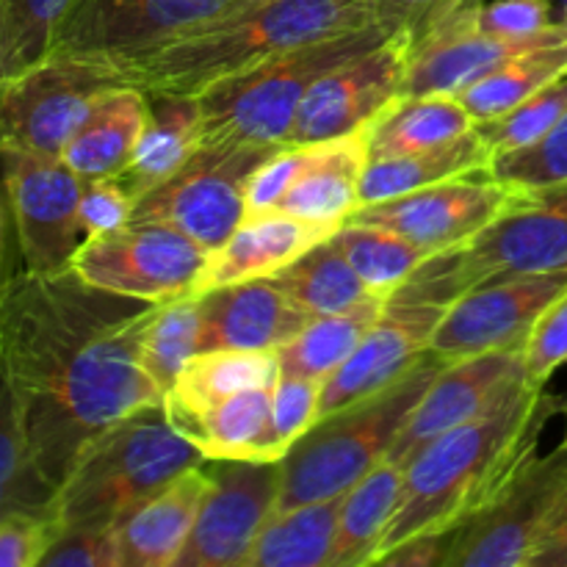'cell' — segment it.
Segmentation results:
<instances>
[{
	"mask_svg": "<svg viewBox=\"0 0 567 567\" xmlns=\"http://www.w3.org/2000/svg\"><path fill=\"white\" fill-rule=\"evenodd\" d=\"M153 302L89 286L72 269L14 271L0 288V365L39 474L59 491L83 449L164 391L142 365Z\"/></svg>",
	"mask_w": 567,
	"mask_h": 567,
	"instance_id": "1",
	"label": "cell"
},
{
	"mask_svg": "<svg viewBox=\"0 0 567 567\" xmlns=\"http://www.w3.org/2000/svg\"><path fill=\"white\" fill-rule=\"evenodd\" d=\"M563 399L524 388L493 413L426 443L404 465V491L374 563L410 537L449 535L491 507L540 446Z\"/></svg>",
	"mask_w": 567,
	"mask_h": 567,
	"instance_id": "2",
	"label": "cell"
},
{
	"mask_svg": "<svg viewBox=\"0 0 567 567\" xmlns=\"http://www.w3.org/2000/svg\"><path fill=\"white\" fill-rule=\"evenodd\" d=\"M371 22L380 20L369 0H258L214 25L111 66L147 97H197L286 50Z\"/></svg>",
	"mask_w": 567,
	"mask_h": 567,
	"instance_id": "3",
	"label": "cell"
},
{
	"mask_svg": "<svg viewBox=\"0 0 567 567\" xmlns=\"http://www.w3.org/2000/svg\"><path fill=\"white\" fill-rule=\"evenodd\" d=\"M277 377V352H197L164 393V413L172 430L205 460L280 463L282 449L275 437Z\"/></svg>",
	"mask_w": 567,
	"mask_h": 567,
	"instance_id": "4",
	"label": "cell"
},
{
	"mask_svg": "<svg viewBox=\"0 0 567 567\" xmlns=\"http://www.w3.org/2000/svg\"><path fill=\"white\" fill-rule=\"evenodd\" d=\"M446 360L426 352L408 377L385 391L327 413L280 460L277 509L343 496L369 471L388 460L399 432Z\"/></svg>",
	"mask_w": 567,
	"mask_h": 567,
	"instance_id": "5",
	"label": "cell"
},
{
	"mask_svg": "<svg viewBox=\"0 0 567 567\" xmlns=\"http://www.w3.org/2000/svg\"><path fill=\"white\" fill-rule=\"evenodd\" d=\"M203 454L172 430L164 404H150L94 437L55 496L61 529H116L144 498L169 485Z\"/></svg>",
	"mask_w": 567,
	"mask_h": 567,
	"instance_id": "6",
	"label": "cell"
},
{
	"mask_svg": "<svg viewBox=\"0 0 567 567\" xmlns=\"http://www.w3.org/2000/svg\"><path fill=\"white\" fill-rule=\"evenodd\" d=\"M393 31L396 25L371 22L358 31L286 50L241 75L214 83L194 97L203 120V142L288 147L297 111L310 89L336 66L374 50Z\"/></svg>",
	"mask_w": 567,
	"mask_h": 567,
	"instance_id": "7",
	"label": "cell"
},
{
	"mask_svg": "<svg viewBox=\"0 0 567 567\" xmlns=\"http://www.w3.org/2000/svg\"><path fill=\"white\" fill-rule=\"evenodd\" d=\"M567 269V181L518 188L509 208L463 247L430 255L396 291L452 305L485 282Z\"/></svg>",
	"mask_w": 567,
	"mask_h": 567,
	"instance_id": "8",
	"label": "cell"
},
{
	"mask_svg": "<svg viewBox=\"0 0 567 567\" xmlns=\"http://www.w3.org/2000/svg\"><path fill=\"white\" fill-rule=\"evenodd\" d=\"M277 144L203 142L166 183L136 203L131 221H164L214 252L247 219V188Z\"/></svg>",
	"mask_w": 567,
	"mask_h": 567,
	"instance_id": "9",
	"label": "cell"
},
{
	"mask_svg": "<svg viewBox=\"0 0 567 567\" xmlns=\"http://www.w3.org/2000/svg\"><path fill=\"white\" fill-rule=\"evenodd\" d=\"M125 83L105 61L48 53L0 83V150L64 155L66 144L109 89Z\"/></svg>",
	"mask_w": 567,
	"mask_h": 567,
	"instance_id": "10",
	"label": "cell"
},
{
	"mask_svg": "<svg viewBox=\"0 0 567 567\" xmlns=\"http://www.w3.org/2000/svg\"><path fill=\"white\" fill-rule=\"evenodd\" d=\"M0 183L9 199L17 247L31 275H59L83 244V177L61 155L0 150Z\"/></svg>",
	"mask_w": 567,
	"mask_h": 567,
	"instance_id": "11",
	"label": "cell"
},
{
	"mask_svg": "<svg viewBox=\"0 0 567 567\" xmlns=\"http://www.w3.org/2000/svg\"><path fill=\"white\" fill-rule=\"evenodd\" d=\"M252 3L258 0H78L55 31L50 53L120 64Z\"/></svg>",
	"mask_w": 567,
	"mask_h": 567,
	"instance_id": "12",
	"label": "cell"
},
{
	"mask_svg": "<svg viewBox=\"0 0 567 567\" xmlns=\"http://www.w3.org/2000/svg\"><path fill=\"white\" fill-rule=\"evenodd\" d=\"M208 249L164 221H127L120 230L83 238L70 269L89 286L142 302L192 293Z\"/></svg>",
	"mask_w": 567,
	"mask_h": 567,
	"instance_id": "13",
	"label": "cell"
},
{
	"mask_svg": "<svg viewBox=\"0 0 567 567\" xmlns=\"http://www.w3.org/2000/svg\"><path fill=\"white\" fill-rule=\"evenodd\" d=\"M567 496V446L532 457L507 491L454 532L446 567H529Z\"/></svg>",
	"mask_w": 567,
	"mask_h": 567,
	"instance_id": "14",
	"label": "cell"
},
{
	"mask_svg": "<svg viewBox=\"0 0 567 567\" xmlns=\"http://www.w3.org/2000/svg\"><path fill=\"white\" fill-rule=\"evenodd\" d=\"M210 491L175 567H247L255 540L275 515L280 463L205 460Z\"/></svg>",
	"mask_w": 567,
	"mask_h": 567,
	"instance_id": "15",
	"label": "cell"
},
{
	"mask_svg": "<svg viewBox=\"0 0 567 567\" xmlns=\"http://www.w3.org/2000/svg\"><path fill=\"white\" fill-rule=\"evenodd\" d=\"M567 293V269L485 282L454 299L430 349L446 363L487 352H524L540 316Z\"/></svg>",
	"mask_w": 567,
	"mask_h": 567,
	"instance_id": "16",
	"label": "cell"
},
{
	"mask_svg": "<svg viewBox=\"0 0 567 567\" xmlns=\"http://www.w3.org/2000/svg\"><path fill=\"white\" fill-rule=\"evenodd\" d=\"M413 42V28L402 25L374 50L327 72L299 105L288 147L349 136L377 120L402 97Z\"/></svg>",
	"mask_w": 567,
	"mask_h": 567,
	"instance_id": "17",
	"label": "cell"
},
{
	"mask_svg": "<svg viewBox=\"0 0 567 567\" xmlns=\"http://www.w3.org/2000/svg\"><path fill=\"white\" fill-rule=\"evenodd\" d=\"M518 188L487 172L454 177L404 197L363 205L347 221H365L399 233L426 255L463 247L509 208Z\"/></svg>",
	"mask_w": 567,
	"mask_h": 567,
	"instance_id": "18",
	"label": "cell"
},
{
	"mask_svg": "<svg viewBox=\"0 0 567 567\" xmlns=\"http://www.w3.org/2000/svg\"><path fill=\"white\" fill-rule=\"evenodd\" d=\"M449 305L393 291L380 319L369 327L354 352L321 382L319 419L385 391L408 377L430 352L432 336Z\"/></svg>",
	"mask_w": 567,
	"mask_h": 567,
	"instance_id": "19",
	"label": "cell"
},
{
	"mask_svg": "<svg viewBox=\"0 0 567 567\" xmlns=\"http://www.w3.org/2000/svg\"><path fill=\"white\" fill-rule=\"evenodd\" d=\"M529 385L524 352H487L443 365L399 432L388 460L408 465L426 443L502 408Z\"/></svg>",
	"mask_w": 567,
	"mask_h": 567,
	"instance_id": "20",
	"label": "cell"
},
{
	"mask_svg": "<svg viewBox=\"0 0 567 567\" xmlns=\"http://www.w3.org/2000/svg\"><path fill=\"white\" fill-rule=\"evenodd\" d=\"M199 352L241 349L277 352L308 327L313 316L286 297L275 280H249L199 293Z\"/></svg>",
	"mask_w": 567,
	"mask_h": 567,
	"instance_id": "21",
	"label": "cell"
},
{
	"mask_svg": "<svg viewBox=\"0 0 567 567\" xmlns=\"http://www.w3.org/2000/svg\"><path fill=\"white\" fill-rule=\"evenodd\" d=\"M336 230L338 227L297 219L282 210L247 216L221 247L208 252L192 293L199 297L233 282L269 280Z\"/></svg>",
	"mask_w": 567,
	"mask_h": 567,
	"instance_id": "22",
	"label": "cell"
},
{
	"mask_svg": "<svg viewBox=\"0 0 567 567\" xmlns=\"http://www.w3.org/2000/svg\"><path fill=\"white\" fill-rule=\"evenodd\" d=\"M208 491L203 460L131 509L116 526L122 567H175Z\"/></svg>",
	"mask_w": 567,
	"mask_h": 567,
	"instance_id": "23",
	"label": "cell"
},
{
	"mask_svg": "<svg viewBox=\"0 0 567 567\" xmlns=\"http://www.w3.org/2000/svg\"><path fill=\"white\" fill-rule=\"evenodd\" d=\"M365 164H369L365 127L330 142H316L308 166L293 181L286 197L275 205V210L316 225L341 227L358 210L360 177Z\"/></svg>",
	"mask_w": 567,
	"mask_h": 567,
	"instance_id": "24",
	"label": "cell"
},
{
	"mask_svg": "<svg viewBox=\"0 0 567 567\" xmlns=\"http://www.w3.org/2000/svg\"><path fill=\"white\" fill-rule=\"evenodd\" d=\"M153 120V100L131 83L109 89L92 105L61 158L83 177H116L136 153Z\"/></svg>",
	"mask_w": 567,
	"mask_h": 567,
	"instance_id": "25",
	"label": "cell"
},
{
	"mask_svg": "<svg viewBox=\"0 0 567 567\" xmlns=\"http://www.w3.org/2000/svg\"><path fill=\"white\" fill-rule=\"evenodd\" d=\"M491 164L493 155L487 144L482 142L476 127L449 144L391 155V158L382 161H369L363 177H360L358 208L404 197V194L421 192V188L437 186V183L454 181V177L487 172Z\"/></svg>",
	"mask_w": 567,
	"mask_h": 567,
	"instance_id": "26",
	"label": "cell"
},
{
	"mask_svg": "<svg viewBox=\"0 0 567 567\" xmlns=\"http://www.w3.org/2000/svg\"><path fill=\"white\" fill-rule=\"evenodd\" d=\"M474 127V116L465 111L457 94L452 92L399 97L377 120L365 125L369 161L449 144L471 133Z\"/></svg>",
	"mask_w": 567,
	"mask_h": 567,
	"instance_id": "27",
	"label": "cell"
},
{
	"mask_svg": "<svg viewBox=\"0 0 567 567\" xmlns=\"http://www.w3.org/2000/svg\"><path fill=\"white\" fill-rule=\"evenodd\" d=\"M153 120L133 153L131 164L120 172V183L133 199L147 197L153 188L169 181L194 150L203 144V120L194 97H150Z\"/></svg>",
	"mask_w": 567,
	"mask_h": 567,
	"instance_id": "28",
	"label": "cell"
},
{
	"mask_svg": "<svg viewBox=\"0 0 567 567\" xmlns=\"http://www.w3.org/2000/svg\"><path fill=\"white\" fill-rule=\"evenodd\" d=\"M402 491L404 465L382 460L358 485L343 493L330 567L374 565L382 537L402 502Z\"/></svg>",
	"mask_w": 567,
	"mask_h": 567,
	"instance_id": "29",
	"label": "cell"
},
{
	"mask_svg": "<svg viewBox=\"0 0 567 567\" xmlns=\"http://www.w3.org/2000/svg\"><path fill=\"white\" fill-rule=\"evenodd\" d=\"M343 496L280 509L266 520L247 567H330Z\"/></svg>",
	"mask_w": 567,
	"mask_h": 567,
	"instance_id": "30",
	"label": "cell"
},
{
	"mask_svg": "<svg viewBox=\"0 0 567 567\" xmlns=\"http://www.w3.org/2000/svg\"><path fill=\"white\" fill-rule=\"evenodd\" d=\"M385 302L388 297L374 293V297L347 310H338V313L313 316L293 341L277 349L280 374L310 377V380L324 382L354 352L369 327L380 319Z\"/></svg>",
	"mask_w": 567,
	"mask_h": 567,
	"instance_id": "31",
	"label": "cell"
},
{
	"mask_svg": "<svg viewBox=\"0 0 567 567\" xmlns=\"http://www.w3.org/2000/svg\"><path fill=\"white\" fill-rule=\"evenodd\" d=\"M271 280L308 316H330L374 297L332 238L310 247Z\"/></svg>",
	"mask_w": 567,
	"mask_h": 567,
	"instance_id": "32",
	"label": "cell"
},
{
	"mask_svg": "<svg viewBox=\"0 0 567 567\" xmlns=\"http://www.w3.org/2000/svg\"><path fill=\"white\" fill-rule=\"evenodd\" d=\"M55 496L59 491L33 463L20 402L0 365V518L11 513L55 515Z\"/></svg>",
	"mask_w": 567,
	"mask_h": 567,
	"instance_id": "33",
	"label": "cell"
},
{
	"mask_svg": "<svg viewBox=\"0 0 567 567\" xmlns=\"http://www.w3.org/2000/svg\"><path fill=\"white\" fill-rule=\"evenodd\" d=\"M563 70H567V39L526 50L454 94L474 116L476 125H482V122H493L518 109L526 97H532L537 89L546 86Z\"/></svg>",
	"mask_w": 567,
	"mask_h": 567,
	"instance_id": "34",
	"label": "cell"
},
{
	"mask_svg": "<svg viewBox=\"0 0 567 567\" xmlns=\"http://www.w3.org/2000/svg\"><path fill=\"white\" fill-rule=\"evenodd\" d=\"M332 241L374 293L391 297L430 255L399 233L365 221H343Z\"/></svg>",
	"mask_w": 567,
	"mask_h": 567,
	"instance_id": "35",
	"label": "cell"
},
{
	"mask_svg": "<svg viewBox=\"0 0 567 567\" xmlns=\"http://www.w3.org/2000/svg\"><path fill=\"white\" fill-rule=\"evenodd\" d=\"M199 299L194 293L155 305L142 343V365L161 391H169L183 365L199 352Z\"/></svg>",
	"mask_w": 567,
	"mask_h": 567,
	"instance_id": "36",
	"label": "cell"
},
{
	"mask_svg": "<svg viewBox=\"0 0 567 567\" xmlns=\"http://www.w3.org/2000/svg\"><path fill=\"white\" fill-rule=\"evenodd\" d=\"M567 114V70L559 72L557 78L537 89L532 97H526L518 109L509 114L498 116L493 122L476 125L482 142L487 144L493 158L513 150L529 147L537 138L546 136L554 125Z\"/></svg>",
	"mask_w": 567,
	"mask_h": 567,
	"instance_id": "37",
	"label": "cell"
},
{
	"mask_svg": "<svg viewBox=\"0 0 567 567\" xmlns=\"http://www.w3.org/2000/svg\"><path fill=\"white\" fill-rule=\"evenodd\" d=\"M491 175L515 188H535L567 181V114L529 147L493 158Z\"/></svg>",
	"mask_w": 567,
	"mask_h": 567,
	"instance_id": "38",
	"label": "cell"
},
{
	"mask_svg": "<svg viewBox=\"0 0 567 567\" xmlns=\"http://www.w3.org/2000/svg\"><path fill=\"white\" fill-rule=\"evenodd\" d=\"M14 42L17 72L50 53L55 31L75 0H0Z\"/></svg>",
	"mask_w": 567,
	"mask_h": 567,
	"instance_id": "39",
	"label": "cell"
},
{
	"mask_svg": "<svg viewBox=\"0 0 567 567\" xmlns=\"http://www.w3.org/2000/svg\"><path fill=\"white\" fill-rule=\"evenodd\" d=\"M321 380L280 374L275 385V437L286 457L288 449L319 421Z\"/></svg>",
	"mask_w": 567,
	"mask_h": 567,
	"instance_id": "40",
	"label": "cell"
},
{
	"mask_svg": "<svg viewBox=\"0 0 567 567\" xmlns=\"http://www.w3.org/2000/svg\"><path fill=\"white\" fill-rule=\"evenodd\" d=\"M59 518L42 513H11L0 518V567H39L59 537Z\"/></svg>",
	"mask_w": 567,
	"mask_h": 567,
	"instance_id": "41",
	"label": "cell"
},
{
	"mask_svg": "<svg viewBox=\"0 0 567 567\" xmlns=\"http://www.w3.org/2000/svg\"><path fill=\"white\" fill-rule=\"evenodd\" d=\"M567 363V293L557 299L532 330L524 347V374L529 385L546 388L554 371Z\"/></svg>",
	"mask_w": 567,
	"mask_h": 567,
	"instance_id": "42",
	"label": "cell"
},
{
	"mask_svg": "<svg viewBox=\"0 0 567 567\" xmlns=\"http://www.w3.org/2000/svg\"><path fill=\"white\" fill-rule=\"evenodd\" d=\"M136 199L127 194L120 177H89L81 188V227L83 238L120 230L133 219Z\"/></svg>",
	"mask_w": 567,
	"mask_h": 567,
	"instance_id": "43",
	"label": "cell"
},
{
	"mask_svg": "<svg viewBox=\"0 0 567 567\" xmlns=\"http://www.w3.org/2000/svg\"><path fill=\"white\" fill-rule=\"evenodd\" d=\"M39 567H122L116 529H59Z\"/></svg>",
	"mask_w": 567,
	"mask_h": 567,
	"instance_id": "44",
	"label": "cell"
},
{
	"mask_svg": "<svg viewBox=\"0 0 567 567\" xmlns=\"http://www.w3.org/2000/svg\"><path fill=\"white\" fill-rule=\"evenodd\" d=\"M551 25V0H493L480 9V28L493 37H532Z\"/></svg>",
	"mask_w": 567,
	"mask_h": 567,
	"instance_id": "45",
	"label": "cell"
},
{
	"mask_svg": "<svg viewBox=\"0 0 567 567\" xmlns=\"http://www.w3.org/2000/svg\"><path fill=\"white\" fill-rule=\"evenodd\" d=\"M454 532L449 535H424L410 537L399 543L388 554H382L374 565L382 567H446L449 554H452Z\"/></svg>",
	"mask_w": 567,
	"mask_h": 567,
	"instance_id": "46",
	"label": "cell"
},
{
	"mask_svg": "<svg viewBox=\"0 0 567 567\" xmlns=\"http://www.w3.org/2000/svg\"><path fill=\"white\" fill-rule=\"evenodd\" d=\"M369 3L380 22H388V25L396 28L408 25L415 31L424 22H430L432 17L446 11L449 6L460 3V0H369Z\"/></svg>",
	"mask_w": 567,
	"mask_h": 567,
	"instance_id": "47",
	"label": "cell"
},
{
	"mask_svg": "<svg viewBox=\"0 0 567 567\" xmlns=\"http://www.w3.org/2000/svg\"><path fill=\"white\" fill-rule=\"evenodd\" d=\"M529 567H567V496L554 513L551 526L540 543V551L535 554Z\"/></svg>",
	"mask_w": 567,
	"mask_h": 567,
	"instance_id": "48",
	"label": "cell"
},
{
	"mask_svg": "<svg viewBox=\"0 0 567 567\" xmlns=\"http://www.w3.org/2000/svg\"><path fill=\"white\" fill-rule=\"evenodd\" d=\"M17 72L14 64V42H11V31H9V22H6V11L0 6V83L6 78H11Z\"/></svg>",
	"mask_w": 567,
	"mask_h": 567,
	"instance_id": "49",
	"label": "cell"
},
{
	"mask_svg": "<svg viewBox=\"0 0 567 567\" xmlns=\"http://www.w3.org/2000/svg\"><path fill=\"white\" fill-rule=\"evenodd\" d=\"M9 216H11L9 199H6L3 183H0V288H3L6 280L14 275V271L6 269V219H9Z\"/></svg>",
	"mask_w": 567,
	"mask_h": 567,
	"instance_id": "50",
	"label": "cell"
},
{
	"mask_svg": "<svg viewBox=\"0 0 567 567\" xmlns=\"http://www.w3.org/2000/svg\"><path fill=\"white\" fill-rule=\"evenodd\" d=\"M563 415H565V435H563V443L567 446V399H563Z\"/></svg>",
	"mask_w": 567,
	"mask_h": 567,
	"instance_id": "51",
	"label": "cell"
},
{
	"mask_svg": "<svg viewBox=\"0 0 567 567\" xmlns=\"http://www.w3.org/2000/svg\"><path fill=\"white\" fill-rule=\"evenodd\" d=\"M559 22H563V25L567 28V0H565V14H563V20H559Z\"/></svg>",
	"mask_w": 567,
	"mask_h": 567,
	"instance_id": "52",
	"label": "cell"
}]
</instances>
